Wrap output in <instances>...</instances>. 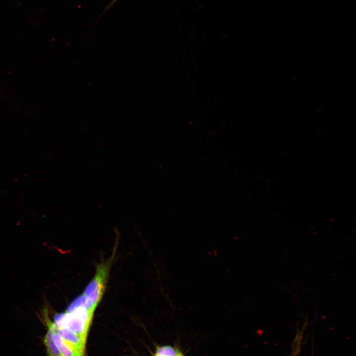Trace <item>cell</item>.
Here are the masks:
<instances>
[{
    "label": "cell",
    "mask_w": 356,
    "mask_h": 356,
    "mask_svg": "<svg viewBox=\"0 0 356 356\" xmlns=\"http://www.w3.org/2000/svg\"><path fill=\"white\" fill-rule=\"evenodd\" d=\"M93 314L87 308L82 294L69 304L65 312L55 315L54 323L58 327L71 330L86 342Z\"/></svg>",
    "instance_id": "cell-1"
},
{
    "label": "cell",
    "mask_w": 356,
    "mask_h": 356,
    "mask_svg": "<svg viewBox=\"0 0 356 356\" xmlns=\"http://www.w3.org/2000/svg\"><path fill=\"white\" fill-rule=\"evenodd\" d=\"M117 247L116 242L111 255L107 260L100 261L96 266L94 275L83 293L86 306L92 312H94L103 297L115 257Z\"/></svg>",
    "instance_id": "cell-2"
},
{
    "label": "cell",
    "mask_w": 356,
    "mask_h": 356,
    "mask_svg": "<svg viewBox=\"0 0 356 356\" xmlns=\"http://www.w3.org/2000/svg\"><path fill=\"white\" fill-rule=\"evenodd\" d=\"M57 329L60 336L70 348L78 356H84L86 342L68 328L57 327Z\"/></svg>",
    "instance_id": "cell-3"
},
{
    "label": "cell",
    "mask_w": 356,
    "mask_h": 356,
    "mask_svg": "<svg viewBox=\"0 0 356 356\" xmlns=\"http://www.w3.org/2000/svg\"><path fill=\"white\" fill-rule=\"evenodd\" d=\"M46 324L52 332L54 342L63 356H78L75 352L64 342L60 336L57 326L51 322L48 317L45 318Z\"/></svg>",
    "instance_id": "cell-4"
},
{
    "label": "cell",
    "mask_w": 356,
    "mask_h": 356,
    "mask_svg": "<svg viewBox=\"0 0 356 356\" xmlns=\"http://www.w3.org/2000/svg\"><path fill=\"white\" fill-rule=\"evenodd\" d=\"M44 343L48 356H63L54 342L52 332L50 329L44 337Z\"/></svg>",
    "instance_id": "cell-5"
},
{
    "label": "cell",
    "mask_w": 356,
    "mask_h": 356,
    "mask_svg": "<svg viewBox=\"0 0 356 356\" xmlns=\"http://www.w3.org/2000/svg\"><path fill=\"white\" fill-rule=\"evenodd\" d=\"M155 355L160 356H180L181 354L172 346H163L157 348Z\"/></svg>",
    "instance_id": "cell-6"
},
{
    "label": "cell",
    "mask_w": 356,
    "mask_h": 356,
    "mask_svg": "<svg viewBox=\"0 0 356 356\" xmlns=\"http://www.w3.org/2000/svg\"><path fill=\"white\" fill-rule=\"evenodd\" d=\"M117 0H114L109 4V5L108 6V7H109V6H110L112 4H113V3H114L115 2H116Z\"/></svg>",
    "instance_id": "cell-7"
},
{
    "label": "cell",
    "mask_w": 356,
    "mask_h": 356,
    "mask_svg": "<svg viewBox=\"0 0 356 356\" xmlns=\"http://www.w3.org/2000/svg\"><path fill=\"white\" fill-rule=\"evenodd\" d=\"M154 356H158V355H155Z\"/></svg>",
    "instance_id": "cell-8"
},
{
    "label": "cell",
    "mask_w": 356,
    "mask_h": 356,
    "mask_svg": "<svg viewBox=\"0 0 356 356\" xmlns=\"http://www.w3.org/2000/svg\"><path fill=\"white\" fill-rule=\"evenodd\" d=\"M180 356H183L182 354Z\"/></svg>",
    "instance_id": "cell-9"
}]
</instances>
